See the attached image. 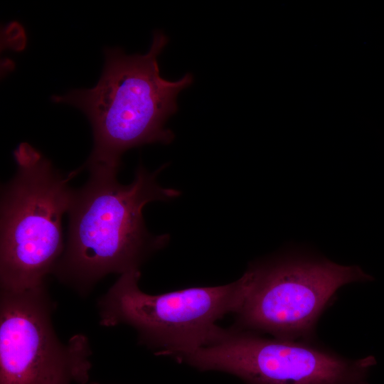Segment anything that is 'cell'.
I'll use <instances>...</instances> for the list:
<instances>
[{"mask_svg":"<svg viewBox=\"0 0 384 384\" xmlns=\"http://www.w3.org/2000/svg\"><path fill=\"white\" fill-rule=\"evenodd\" d=\"M163 169L151 173L139 166L128 185L117 173L89 171L87 182L73 189L65 249L52 274L60 283L86 297L107 275L140 270L166 245L168 235L149 233L142 214L146 204L180 194L158 183Z\"/></svg>","mask_w":384,"mask_h":384,"instance_id":"cell-1","label":"cell"},{"mask_svg":"<svg viewBox=\"0 0 384 384\" xmlns=\"http://www.w3.org/2000/svg\"><path fill=\"white\" fill-rule=\"evenodd\" d=\"M168 41L163 32L156 31L146 53L127 55L119 48H107L95 87L52 97L82 110L92 125L93 149L78 173L85 169L117 173L128 149L173 141L174 134L165 124L178 110V95L192 84L193 77L186 73L170 81L161 76L158 57Z\"/></svg>","mask_w":384,"mask_h":384,"instance_id":"cell-2","label":"cell"},{"mask_svg":"<svg viewBox=\"0 0 384 384\" xmlns=\"http://www.w3.org/2000/svg\"><path fill=\"white\" fill-rule=\"evenodd\" d=\"M14 157L17 169L1 196L0 287L19 292L46 285L63 253L62 220L77 174H61L27 142Z\"/></svg>","mask_w":384,"mask_h":384,"instance_id":"cell-3","label":"cell"},{"mask_svg":"<svg viewBox=\"0 0 384 384\" xmlns=\"http://www.w3.org/2000/svg\"><path fill=\"white\" fill-rule=\"evenodd\" d=\"M242 277L245 292L233 326L287 340H311L340 287L373 279L357 265L301 252L255 262Z\"/></svg>","mask_w":384,"mask_h":384,"instance_id":"cell-4","label":"cell"},{"mask_svg":"<svg viewBox=\"0 0 384 384\" xmlns=\"http://www.w3.org/2000/svg\"><path fill=\"white\" fill-rule=\"evenodd\" d=\"M139 270L120 275L97 300L100 326L133 328L141 345L176 359L209 343L217 322L235 314L244 296L242 277L215 287L150 294L139 286Z\"/></svg>","mask_w":384,"mask_h":384,"instance_id":"cell-5","label":"cell"},{"mask_svg":"<svg viewBox=\"0 0 384 384\" xmlns=\"http://www.w3.org/2000/svg\"><path fill=\"white\" fill-rule=\"evenodd\" d=\"M201 371H219L245 384H369L375 357H342L311 340L267 338L219 326L208 344L177 358Z\"/></svg>","mask_w":384,"mask_h":384,"instance_id":"cell-6","label":"cell"},{"mask_svg":"<svg viewBox=\"0 0 384 384\" xmlns=\"http://www.w3.org/2000/svg\"><path fill=\"white\" fill-rule=\"evenodd\" d=\"M47 284L0 290V384H87L92 351L87 336L66 342L52 322Z\"/></svg>","mask_w":384,"mask_h":384,"instance_id":"cell-7","label":"cell"},{"mask_svg":"<svg viewBox=\"0 0 384 384\" xmlns=\"http://www.w3.org/2000/svg\"><path fill=\"white\" fill-rule=\"evenodd\" d=\"M89 384H100V383H95H95H94V382H92V383H89Z\"/></svg>","mask_w":384,"mask_h":384,"instance_id":"cell-8","label":"cell"}]
</instances>
